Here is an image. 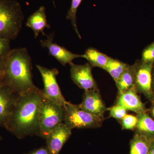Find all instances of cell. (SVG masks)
Instances as JSON below:
<instances>
[{
  "label": "cell",
  "instance_id": "1",
  "mask_svg": "<svg viewBox=\"0 0 154 154\" xmlns=\"http://www.w3.org/2000/svg\"><path fill=\"white\" fill-rule=\"evenodd\" d=\"M44 98L43 90L38 89L18 95L5 128L18 138L39 136V113Z\"/></svg>",
  "mask_w": 154,
  "mask_h": 154
},
{
  "label": "cell",
  "instance_id": "2",
  "mask_svg": "<svg viewBox=\"0 0 154 154\" xmlns=\"http://www.w3.org/2000/svg\"><path fill=\"white\" fill-rule=\"evenodd\" d=\"M31 57L25 48L11 50L5 57L2 82L17 95L36 91L32 72Z\"/></svg>",
  "mask_w": 154,
  "mask_h": 154
},
{
  "label": "cell",
  "instance_id": "3",
  "mask_svg": "<svg viewBox=\"0 0 154 154\" xmlns=\"http://www.w3.org/2000/svg\"><path fill=\"white\" fill-rule=\"evenodd\" d=\"M24 15L16 0H0V37L14 40L22 29Z\"/></svg>",
  "mask_w": 154,
  "mask_h": 154
},
{
  "label": "cell",
  "instance_id": "4",
  "mask_svg": "<svg viewBox=\"0 0 154 154\" xmlns=\"http://www.w3.org/2000/svg\"><path fill=\"white\" fill-rule=\"evenodd\" d=\"M63 122L71 130L94 128L102 125L104 118L82 109L79 105L67 102L64 106Z\"/></svg>",
  "mask_w": 154,
  "mask_h": 154
},
{
  "label": "cell",
  "instance_id": "5",
  "mask_svg": "<svg viewBox=\"0 0 154 154\" xmlns=\"http://www.w3.org/2000/svg\"><path fill=\"white\" fill-rule=\"evenodd\" d=\"M64 106L44 97L39 113V137L46 139L55 128L63 122Z\"/></svg>",
  "mask_w": 154,
  "mask_h": 154
},
{
  "label": "cell",
  "instance_id": "6",
  "mask_svg": "<svg viewBox=\"0 0 154 154\" xmlns=\"http://www.w3.org/2000/svg\"><path fill=\"white\" fill-rule=\"evenodd\" d=\"M36 67L41 74L43 80L44 84L43 95L44 98L59 105L64 106L67 102L62 94L57 81L58 70L56 68L47 69L38 65H36Z\"/></svg>",
  "mask_w": 154,
  "mask_h": 154
},
{
  "label": "cell",
  "instance_id": "7",
  "mask_svg": "<svg viewBox=\"0 0 154 154\" xmlns=\"http://www.w3.org/2000/svg\"><path fill=\"white\" fill-rule=\"evenodd\" d=\"M135 86L137 92L142 93L154 103V94L152 87V72L153 63L136 64Z\"/></svg>",
  "mask_w": 154,
  "mask_h": 154
},
{
  "label": "cell",
  "instance_id": "8",
  "mask_svg": "<svg viewBox=\"0 0 154 154\" xmlns=\"http://www.w3.org/2000/svg\"><path fill=\"white\" fill-rule=\"evenodd\" d=\"M70 66L72 80L79 88L85 91L98 88L92 74V66L90 64L76 65L72 63Z\"/></svg>",
  "mask_w": 154,
  "mask_h": 154
},
{
  "label": "cell",
  "instance_id": "9",
  "mask_svg": "<svg viewBox=\"0 0 154 154\" xmlns=\"http://www.w3.org/2000/svg\"><path fill=\"white\" fill-rule=\"evenodd\" d=\"M18 96L9 86L0 82V126L5 128Z\"/></svg>",
  "mask_w": 154,
  "mask_h": 154
},
{
  "label": "cell",
  "instance_id": "10",
  "mask_svg": "<svg viewBox=\"0 0 154 154\" xmlns=\"http://www.w3.org/2000/svg\"><path fill=\"white\" fill-rule=\"evenodd\" d=\"M46 39L40 40L41 46L46 48L48 50L50 55L52 56L62 65L66 66L70 64L75 59L82 57V55L76 54L69 51L65 48L61 46L54 42V34L51 33L47 35Z\"/></svg>",
  "mask_w": 154,
  "mask_h": 154
},
{
  "label": "cell",
  "instance_id": "11",
  "mask_svg": "<svg viewBox=\"0 0 154 154\" xmlns=\"http://www.w3.org/2000/svg\"><path fill=\"white\" fill-rule=\"evenodd\" d=\"M79 105L83 110L102 118H104L107 110L98 88L85 91L82 102Z\"/></svg>",
  "mask_w": 154,
  "mask_h": 154
},
{
  "label": "cell",
  "instance_id": "12",
  "mask_svg": "<svg viewBox=\"0 0 154 154\" xmlns=\"http://www.w3.org/2000/svg\"><path fill=\"white\" fill-rule=\"evenodd\" d=\"M72 134V130L62 122L46 138V146L51 154H59L63 147Z\"/></svg>",
  "mask_w": 154,
  "mask_h": 154
},
{
  "label": "cell",
  "instance_id": "13",
  "mask_svg": "<svg viewBox=\"0 0 154 154\" xmlns=\"http://www.w3.org/2000/svg\"><path fill=\"white\" fill-rule=\"evenodd\" d=\"M116 104L137 114L147 113V111L145 105L138 95L135 86L119 94Z\"/></svg>",
  "mask_w": 154,
  "mask_h": 154
},
{
  "label": "cell",
  "instance_id": "14",
  "mask_svg": "<svg viewBox=\"0 0 154 154\" xmlns=\"http://www.w3.org/2000/svg\"><path fill=\"white\" fill-rule=\"evenodd\" d=\"M26 25L33 30L35 38L38 37L40 33L43 35L47 36L44 32L45 29L50 28L51 27L47 23L45 8L44 6L39 7L28 17Z\"/></svg>",
  "mask_w": 154,
  "mask_h": 154
},
{
  "label": "cell",
  "instance_id": "15",
  "mask_svg": "<svg viewBox=\"0 0 154 154\" xmlns=\"http://www.w3.org/2000/svg\"><path fill=\"white\" fill-rule=\"evenodd\" d=\"M154 139L136 132L131 141L130 154H147Z\"/></svg>",
  "mask_w": 154,
  "mask_h": 154
},
{
  "label": "cell",
  "instance_id": "16",
  "mask_svg": "<svg viewBox=\"0 0 154 154\" xmlns=\"http://www.w3.org/2000/svg\"><path fill=\"white\" fill-rule=\"evenodd\" d=\"M135 73V64L128 66L121 77L116 82L118 90V94L134 87Z\"/></svg>",
  "mask_w": 154,
  "mask_h": 154
},
{
  "label": "cell",
  "instance_id": "17",
  "mask_svg": "<svg viewBox=\"0 0 154 154\" xmlns=\"http://www.w3.org/2000/svg\"><path fill=\"white\" fill-rule=\"evenodd\" d=\"M138 121L135 129L139 133L154 139V120L147 113L137 114Z\"/></svg>",
  "mask_w": 154,
  "mask_h": 154
},
{
  "label": "cell",
  "instance_id": "18",
  "mask_svg": "<svg viewBox=\"0 0 154 154\" xmlns=\"http://www.w3.org/2000/svg\"><path fill=\"white\" fill-rule=\"evenodd\" d=\"M82 57L85 59L92 67L105 68L109 57L93 48H89L86 50Z\"/></svg>",
  "mask_w": 154,
  "mask_h": 154
},
{
  "label": "cell",
  "instance_id": "19",
  "mask_svg": "<svg viewBox=\"0 0 154 154\" xmlns=\"http://www.w3.org/2000/svg\"><path fill=\"white\" fill-rule=\"evenodd\" d=\"M128 66L121 61L110 57L104 69L110 75L116 82Z\"/></svg>",
  "mask_w": 154,
  "mask_h": 154
},
{
  "label": "cell",
  "instance_id": "20",
  "mask_svg": "<svg viewBox=\"0 0 154 154\" xmlns=\"http://www.w3.org/2000/svg\"><path fill=\"white\" fill-rule=\"evenodd\" d=\"M82 1L83 0H72L70 8L68 11L66 15L67 19L70 20L75 31L79 36V38H81V36L78 30L77 25L76 14L78 8L79 7Z\"/></svg>",
  "mask_w": 154,
  "mask_h": 154
},
{
  "label": "cell",
  "instance_id": "21",
  "mask_svg": "<svg viewBox=\"0 0 154 154\" xmlns=\"http://www.w3.org/2000/svg\"><path fill=\"white\" fill-rule=\"evenodd\" d=\"M137 121V116L126 114L121 120L122 126L123 129L132 130L135 129Z\"/></svg>",
  "mask_w": 154,
  "mask_h": 154
},
{
  "label": "cell",
  "instance_id": "22",
  "mask_svg": "<svg viewBox=\"0 0 154 154\" xmlns=\"http://www.w3.org/2000/svg\"><path fill=\"white\" fill-rule=\"evenodd\" d=\"M110 116L118 120L121 121L122 119L126 115L127 110L125 108L120 105L116 104L114 106L108 109Z\"/></svg>",
  "mask_w": 154,
  "mask_h": 154
},
{
  "label": "cell",
  "instance_id": "23",
  "mask_svg": "<svg viewBox=\"0 0 154 154\" xmlns=\"http://www.w3.org/2000/svg\"><path fill=\"white\" fill-rule=\"evenodd\" d=\"M142 62L145 63H154V42L144 50L142 55Z\"/></svg>",
  "mask_w": 154,
  "mask_h": 154
},
{
  "label": "cell",
  "instance_id": "24",
  "mask_svg": "<svg viewBox=\"0 0 154 154\" xmlns=\"http://www.w3.org/2000/svg\"><path fill=\"white\" fill-rule=\"evenodd\" d=\"M11 40L0 37V58H5L11 51Z\"/></svg>",
  "mask_w": 154,
  "mask_h": 154
},
{
  "label": "cell",
  "instance_id": "25",
  "mask_svg": "<svg viewBox=\"0 0 154 154\" xmlns=\"http://www.w3.org/2000/svg\"><path fill=\"white\" fill-rule=\"evenodd\" d=\"M27 154H51L49 150L45 146L33 150Z\"/></svg>",
  "mask_w": 154,
  "mask_h": 154
},
{
  "label": "cell",
  "instance_id": "26",
  "mask_svg": "<svg viewBox=\"0 0 154 154\" xmlns=\"http://www.w3.org/2000/svg\"><path fill=\"white\" fill-rule=\"evenodd\" d=\"M5 58H0V82L3 81L4 78Z\"/></svg>",
  "mask_w": 154,
  "mask_h": 154
},
{
  "label": "cell",
  "instance_id": "27",
  "mask_svg": "<svg viewBox=\"0 0 154 154\" xmlns=\"http://www.w3.org/2000/svg\"><path fill=\"white\" fill-rule=\"evenodd\" d=\"M147 154H154V139L152 141Z\"/></svg>",
  "mask_w": 154,
  "mask_h": 154
},
{
  "label": "cell",
  "instance_id": "28",
  "mask_svg": "<svg viewBox=\"0 0 154 154\" xmlns=\"http://www.w3.org/2000/svg\"><path fill=\"white\" fill-rule=\"evenodd\" d=\"M152 87L153 92L154 94V69L152 70Z\"/></svg>",
  "mask_w": 154,
  "mask_h": 154
},
{
  "label": "cell",
  "instance_id": "29",
  "mask_svg": "<svg viewBox=\"0 0 154 154\" xmlns=\"http://www.w3.org/2000/svg\"><path fill=\"white\" fill-rule=\"evenodd\" d=\"M151 114L152 116L154 118V105L151 109Z\"/></svg>",
  "mask_w": 154,
  "mask_h": 154
},
{
  "label": "cell",
  "instance_id": "30",
  "mask_svg": "<svg viewBox=\"0 0 154 154\" xmlns=\"http://www.w3.org/2000/svg\"><path fill=\"white\" fill-rule=\"evenodd\" d=\"M2 137L1 136H0V140H1V139H2Z\"/></svg>",
  "mask_w": 154,
  "mask_h": 154
},
{
  "label": "cell",
  "instance_id": "31",
  "mask_svg": "<svg viewBox=\"0 0 154 154\" xmlns=\"http://www.w3.org/2000/svg\"><path fill=\"white\" fill-rule=\"evenodd\" d=\"M53 2L54 4V5H55V4H54V0H53Z\"/></svg>",
  "mask_w": 154,
  "mask_h": 154
}]
</instances>
